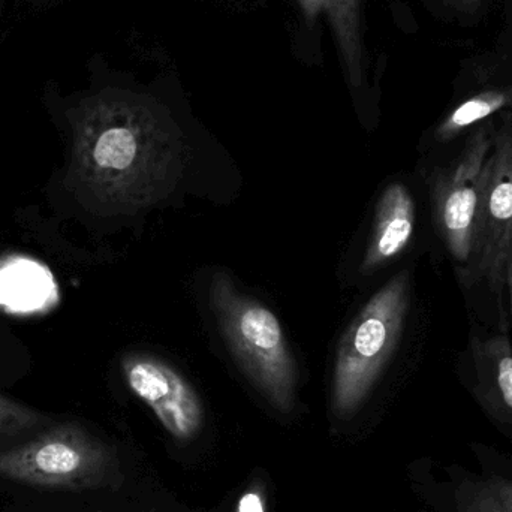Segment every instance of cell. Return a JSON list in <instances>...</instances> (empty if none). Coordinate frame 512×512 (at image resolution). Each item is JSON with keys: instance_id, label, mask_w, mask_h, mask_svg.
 <instances>
[{"instance_id": "obj_13", "label": "cell", "mask_w": 512, "mask_h": 512, "mask_svg": "<svg viewBox=\"0 0 512 512\" xmlns=\"http://www.w3.org/2000/svg\"><path fill=\"white\" fill-rule=\"evenodd\" d=\"M45 417L36 409L0 394V438H20L41 429Z\"/></svg>"}, {"instance_id": "obj_2", "label": "cell", "mask_w": 512, "mask_h": 512, "mask_svg": "<svg viewBox=\"0 0 512 512\" xmlns=\"http://www.w3.org/2000/svg\"><path fill=\"white\" fill-rule=\"evenodd\" d=\"M495 117L469 131L462 149L430 180L433 224L465 294L475 283L484 194L492 168Z\"/></svg>"}, {"instance_id": "obj_7", "label": "cell", "mask_w": 512, "mask_h": 512, "mask_svg": "<svg viewBox=\"0 0 512 512\" xmlns=\"http://www.w3.org/2000/svg\"><path fill=\"white\" fill-rule=\"evenodd\" d=\"M474 468L432 465L426 492L432 512H512V456L484 442L468 444Z\"/></svg>"}, {"instance_id": "obj_12", "label": "cell", "mask_w": 512, "mask_h": 512, "mask_svg": "<svg viewBox=\"0 0 512 512\" xmlns=\"http://www.w3.org/2000/svg\"><path fill=\"white\" fill-rule=\"evenodd\" d=\"M505 111H512V83L483 90L457 105L438 123L433 132V141L442 146L453 143L465 132Z\"/></svg>"}, {"instance_id": "obj_5", "label": "cell", "mask_w": 512, "mask_h": 512, "mask_svg": "<svg viewBox=\"0 0 512 512\" xmlns=\"http://www.w3.org/2000/svg\"><path fill=\"white\" fill-rule=\"evenodd\" d=\"M117 468L111 448L77 423L57 424L0 450V478L47 492L113 486Z\"/></svg>"}, {"instance_id": "obj_16", "label": "cell", "mask_w": 512, "mask_h": 512, "mask_svg": "<svg viewBox=\"0 0 512 512\" xmlns=\"http://www.w3.org/2000/svg\"><path fill=\"white\" fill-rule=\"evenodd\" d=\"M454 11L462 12V14H475L480 11L484 0H444Z\"/></svg>"}, {"instance_id": "obj_14", "label": "cell", "mask_w": 512, "mask_h": 512, "mask_svg": "<svg viewBox=\"0 0 512 512\" xmlns=\"http://www.w3.org/2000/svg\"><path fill=\"white\" fill-rule=\"evenodd\" d=\"M237 512H265L264 498L258 489H251L240 498Z\"/></svg>"}, {"instance_id": "obj_4", "label": "cell", "mask_w": 512, "mask_h": 512, "mask_svg": "<svg viewBox=\"0 0 512 512\" xmlns=\"http://www.w3.org/2000/svg\"><path fill=\"white\" fill-rule=\"evenodd\" d=\"M411 288V274L400 271L367 301L343 336L334 366L337 417H351L360 409L393 358L411 306Z\"/></svg>"}, {"instance_id": "obj_10", "label": "cell", "mask_w": 512, "mask_h": 512, "mask_svg": "<svg viewBox=\"0 0 512 512\" xmlns=\"http://www.w3.org/2000/svg\"><path fill=\"white\" fill-rule=\"evenodd\" d=\"M417 227L414 195L405 183H391L385 188L376 207L375 225L361 271L372 273L411 245Z\"/></svg>"}, {"instance_id": "obj_15", "label": "cell", "mask_w": 512, "mask_h": 512, "mask_svg": "<svg viewBox=\"0 0 512 512\" xmlns=\"http://www.w3.org/2000/svg\"><path fill=\"white\" fill-rule=\"evenodd\" d=\"M505 300H507L508 316L512 324V242L504 267Z\"/></svg>"}, {"instance_id": "obj_1", "label": "cell", "mask_w": 512, "mask_h": 512, "mask_svg": "<svg viewBox=\"0 0 512 512\" xmlns=\"http://www.w3.org/2000/svg\"><path fill=\"white\" fill-rule=\"evenodd\" d=\"M185 147L179 129L149 102L105 92L72 113L68 185L102 215L153 206L179 182Z\"/></svg>"}, {"instance_id": "obj_6", "label": "cell", "mask_w": 512, "mask_h": 512, "mask_svg": "<svg viewBox=\"0 0 512 512\" xmlns=\"http://www.w3.org/2000/svg\"><path fill=\"white\" fill-rule=\"evenodd\" d=\"M512 242V111L499 116L495 152L484 194L474 291L483 289L490 300L493 328L510 331L505 300L504 267Z\"/></svg>"}, {"instance_id": "obj_3", "label": "cell", "mask_w": 512, "mask_h": 512, "mask_svg": "<svg viewBox=\"0 0 512 512\" xmlns=\"http://www.w3.org/2000/svg\"><path fill=\"white\" fill-rule=\"evenodd\" d=\"M210 303L243 372L273 408L289 414L295 406L297 364L277 316L240 294L224 271L213 274Z\"/></svg>"}, {"instance_id": "obj_11", "label": "cell", "mask_w": 512, "mask_h": 512, "mask_svg": "<svg viewBox=\"0 0 512 512\" xmlns=\"http://www.w3.org/2000/svg\"><path fill=\"white\" fill-rule=\"evenodd\" d=\"M312 23L321 12L327 15L336 35L343 65L355 86L363 81V44H361L360 0H298Z\"/></svg>"}, {"instance_id": "obj_8", "label": "cell", "mask_w": 512, "mask_h": 512, "mask_svg": "<svg viewBox=\"0 0 512 512\" xmlns=\"http://www.w3.org/2000/svg\"><path fill=\"white\" fill-rule=\"evenodd\" d=\"M457 375L499 433L512 442V340L510 331L472 322Z\"/></svg>"}, {"instance_id": "obj_9", "label": "cell", "mask_w": 512, "mask_h": 512, "mask_svg": "<svg viewBox=\"0 0 512 512\" xmlns=\"http://www.w3.org/2000/svg\"><path fill=\"white\" fill-rule=\"evenodd\" d=\"M129 390L152 409L159 423L177 441H191L203 429L200 396L185 376L158 358L131 354L123 358Z\"/></svg>"}]
</instances>
